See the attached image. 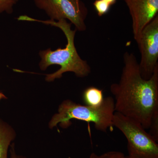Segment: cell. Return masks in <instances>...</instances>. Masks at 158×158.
Segmentation results:
<instances>
[{"label":"cell","mask_w":158,"mask_h":158,"mask_svg":"<svg viewBox=\"0 0 158 158\" xmlns=\"http://www.w3.org/2000/svg\"><path fill=\"white\" fill-rule=\"evenodd\" d=\"M123 60L119 81L110 88L114 96L115 112L148 129L153 117L158 114V65L151 77L145 80L141 76L139 62L133 53L125 52Z\"/></svg>","instance_id":"1"},{"label":"cell","mask_w":158,"mask_h":158,"mask_svg":"<svg viewBox=\"0 0 158 158\" xmlns=\"http://www.w3.org/2000/svg\"><path fill=\"white\" fill-rule=\"evenodd\" d=\"M20 21L38 22L59 28L65 34L67 44L64 48H59L54 51L51 48L40 51L39 54L41 61L39 65L41 70H45L48 66L53 65H60V69L53 73L46 75V80L52 81L56 79L62 77L66 72H73L78 77H88L91 73V68L87 61L83 60L79 56L74 44V38L77 30H72L71 25L66 20L58 21L48 20H40L27 15H21Z\"/></svg>","instance_id":"2"},{"label":"cell","mask_w":158,"mask_h":158,"mask_svg":"<svg viewBox=\"0 0 158 158\" xmlns=\"http://www.w3.org/2000/svg\"><path fill=\"white\" fill-rule=\"evenodd\" d=\"M115 112V102L112 97L105 98L103 104L97 108L78 104L67 100L59 106L58 113L50 123V127H55L59 123L61 127L66 128L71 124V119H75L92 123L97 131L106 132L113 127Z\"/></svg>","instance_id":"3"},{"label":"cell","mask_w":158,"mask_h":158,"mask_svg":"<svg viewBox=\"0 0 158 158\" xmlns=\"http://www.w3.org/2000/svg\"><path fill=\"white\" fill-rule=\"evenodd\" d=\"M113 125L126 138L128 156L137 158H158L157 142L140 123L115 112Z\"/></svg>","instance_id":"4"},{"label":"cell","mask_w":158,"mask_h":158,"mask_svg":"<svg viewBox=\"0 0 158 158\" xmlns=\"http://www.w3.org/2000/svg\"><path fill=\"white\" fill-rule=\"evenodd\" d=\"M35 5L44 10L51 20L68 19L79 31L87 29L85 20L88 15L87 7L83 2L77 3L73 0H34Z\"/></svg>","instance_id":"5"},{"label":"cell","mask_w":158,"mask_h":158,"mask_svg":"<svg viewBox=\"0 0 158 158\" xmlns=\"http://www.w3.org/2000/svg\"><path fill=\"white\" fill-rule=\"evenodd\" d=\"M136 41L141 54L140 73L148 80L158 65V15L143 29Z\"/></svg>","instance_id":"6"},{"label":"cell","mask_w":158,"mask_h":158,"mask_svg":"<svg viewBox=\"0 0 158 158\" xmlns=\"http://www.w3.org/2000/svg\"><path fill=\"white\" fill-rule=\"evenodd\" d=\"M132 19L134 39L158 15V0H124Z\"/></svg>","instance_id":"7"},{"label":"cell","mask_w":158,"mask_h":158,"mask_svg":"<svg viewBox=\"0 0 158 158\" xmlns=\"http://www.w3.org/2000/svg\"><path fill=\"white\" fill-rule=\"evenodd\" d=\"M82 98L85 105L95 108L101 106L105 100L103 90L94 86L84 90Z\"/></svg>","instance_id":"8"},{"label":"cell","mask_w":158,"mask_h":158,"mask_svg":"<svg viewBox=\"0 0 158 158\" xmlns=\"http://www.w3.org/2000/svg\"><path fill=\"white\" fill-rule=\"evenodd\" d=\"M14 135L11 128L0 120V158H8V151Z\"/></svg>","instance_id":"9"},{"label":"cell","mask_w":158,"mask_h":158,"mask_svg":"<svg viewBox=\"0 0 158 158\" xmlns=\"http://www.w3.org/2000/svg\"><path fill=\"white\" fill-rule=\"evenodd\" d=\"M93 6L99 16H102L108 13L111 6L103 0H95Z\"/></svg>","instance_id":"10"},{"label":"cell","mask_w":158,"mask_h":158,"mask_svg":"<svg viewBox=\"0 0 158 158\" xmlns=\"http://www.w3.org/2000/svg\"><path fill=\"white\" fill-rule=\"evenodd\" d=\"M18 0H0V13L6 12L11 14L13 12V7Z\"/></svg>","instance_id":"11"},{"label":"cell","mask_w":158,"mask_h":158,"mask_svg":"<svg viewBox=\"0 0 158 158\" xmlns=\"http://www.w3.org/2000/svg\"><path fill=\"white\" fill-rule=\"evenodd\" d=\"M124 154L121 152L113 151L108 152L100 155L93 152L90 155L89 158H124Z\"/></svg>","instance_id":"12"},{"label":"cell","mask_w":158,"mask_h":158,"mask_svg":"<svg viewBox=\"0 0 158 158\" xmlns=\"http://www.w3.org/2000/svg\"><path fill=\"white\" fill-rule=\"evenodd\" d=\"M148 133L156 141H158V114L153 117L149 128Z\"/></svg>","instance_id":"13"},{"label":"cell","mask_w":158,"mask_h":158,"mask_svg":"<svg viewBox=\"0 0 158 158\" xmlns=\"http://www.w3.org/2000/svg\"><path fill=\"white\" fill-rule=\"evenodd\" d=\"M10 158H24L22 156L17 155L15 152L14 148V145L11 146V148L10 149Z\"/></svg>","instance_id":"14"},{"label":"cell","mask_w":158,"mask_h":158,"mask_svg":"<svg viewBox=\"0 0 158 158\" xmlns=\"http://www.w3.org/2000/svg\"><path fill=\"white\" fill-rule=\"evenodd\" d=\"M105 2H106L110 6H112L113 5H114L116 3L117 0H103Z\"/></svg>","instance_id":"15"},{"label":"cell","mask_w":158,"mask_h":158,"mask_svg":"<svg viewBox=\"0 0 158 158\" xmlns=\"http://www.w3.org/2000/svg\"><path fill=\"white\" fill-rule=\"evenodd\" d=\"M6 98H7L5 96V94L0 91V101H1V100Z\"/></svg>","instance_id":"16"},{"label":"cell","mask_w":158,"mask_h":158,"mask_svg":"<svg viewBox=\"0 0 158 158\" xmlns=\"http://www.w3.org/2000/svg\"><path fill=\"white\" fill-rule=\"evenodd\" d=\"M73 1L75 2H76L77 3H78V4L80 3L81 2V0H73Z\"/></svg>","instance_id":"17"},{"label":"cell","mask_w":158,"mask_h":158,"mask_svg":"<svg viewBox=\"0 0 158 158\" xmlns=\"http://www.w3.org/2000/svg\"><path fill=\"white\" fill-rule=\"evenodd\" d=\"M124 158H137L135 157H134L131 156H125Z\"/></svg>","instance_id":"18"}]
</instances>
